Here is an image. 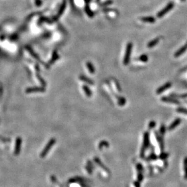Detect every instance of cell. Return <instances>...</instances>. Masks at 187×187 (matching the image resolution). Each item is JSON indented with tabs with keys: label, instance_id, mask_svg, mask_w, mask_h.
Masks as SVG:
<instances>
[{
	"label": "cell",
	"instance_id": "5bb4252c",
	"mask_svg": "<svg viewBox=\"0 0 187 187\" xmlns=\"http://www.w3.org/2000/svg\"><path fill=\"white\" fill-rule=\"evenodd\" d=\"M86 170L87 171V172L89 173V174H92L93 172V165L92 162L90 161H88L87 165L86 166Z\"/></svg>",
	"mask_w": 187,
	"mask_h": 187
},
{
	"label": "cell",
	"instance_id": "7a4b0ae2",
	"mask_svg": "<svg viewBox=\"0 0 187 187\" xmlns=\"http://www.w3.org/2000/svg\"><path fill=\"white\" fill-rule=\"evenodd\" d=\"M55 143H56V139H55V138H52L50 140L49 142L47 143V144L46 145V146H45L44 149L43 150V152L41 153V157L44 158V157L46 156L47 154L48 153L50 150V149H51V148L54 145Z\"/></svg>",
	"mask_w": 187,
	"mask_h": 187
},
{
	"label": "cell",
	"instance_id": "ffe728a7",
	"mask_svg": "<svg viewBox=\"0 0 187 187\" xmlns=\"http://www.w3.org/2000/svg\"><path fill=\"white\" fill-rule=\"evenodd\" d=\"M81 80L85 81L84 82H87L88 84H93V82H92V81L90 80V79H88V78H84V77H81Z\"/></svg>",
	"mask_w": 187,
	"mask_h": 187
},
{
	"label": "cell",
	"instance_id": "7c38bea8",
	"mask_svg": "<svg viewBox=\"0 0 187 187\" xmlns=\"http://www.w3.org/2000/svg\"><path fill=\"white\" fill-rule=\"evenodd\" d=\"M141 20L143 22H149V23H153L156 21V19L153 17H145L141 18Z\"/></svg>",
	"mask_w": 187,
	"mask_h": 187
},
{
	"label": "cell",
	"instance_id": "5b68a950",
	"mask_svg": "<svg viewBox=\"0 0 187 187\" xmlns=\"http://www.w3.org/2000/svg\"><path fill=\"white\" fill-rule=\"evenodd\" d=\"M21 143H22V139L21 138H17V140H16L15 143V151L14 154L15 156H18L20 153L21 147Z\"/></svg>",
	"mask_w": 187,
	"mask_h": 187
},
{
	"label": "cell",
	"instance_id": "ba28073f",
	"mask_svg": "<svg viewBox=\"0 0 187 187\" xmlns=\"http://www.w3.org/2000/svg\"><path fill=\"white\" fill-rule=\"evenodd\" d=\"M186 50H187V42L184 45H183L181 48H179V49L175 53L174 56L176 58H178V57L180 56L181 55H182L183 53H185V52L186 51Z\"/></svg>",
	"mask_w": 187,
	"mask_h": 187
},
{
	"label": "cell",
	"instance_id": "4fadbf2b",
	"mask_svg": "<svg viewBox=\"0 0 187 187\" xmlns=\"http://www.w3.org/2000/svg\"><path fill=\"white\" fill-rule=\"evenodd\" d=\"M159 40H160V38H159L154 39V40L151 41L150 42H149L148 44H147V47L148 48H153V47H154L155 45H156L157 44V43H159Z\"/></svg>",
	"mask_w": 187,
	"mask_h": 187
},
{
	"label": "cell",
	"instance_id": "9a60e30c",
	"mask_svg": "<svg viewBox=\"0 0 187 187\" xmlns=\"http://www.w3.org/2000/svg\"><path fill=\"white\" fill-rule=\"evenodd\" d=\"M183 169H184V178L187 179V157L183 160Z\"/></svg>",
	"mask_w": 187,
	"mask_h": 187
},
{
	"label": "cell",
	"instance_id": "d6986e66",
	"mask_svg": "<svg viewBox=\"0 0 187 187\" xmlns=\"http://www.w3.org/2000/svg\"><path fill=\"white\" fill-rule=\"evenodd\" d=\"M177 111L178 113L185 114V115H187V109L183 108H179L177 109Z\"/></svg>",
	"mask_w": 187,
	"mask_h": 187
},
{
	"label": "cell",
	"instance_id": "d4e9b609",
	"mask_svg": "<svg viewBox=\"0 0 187 187\" xmlns=\"http://www.w3.org/2000/svg\"><path fill=\"white\" fill-rule=\"evenodd\" d=\"M179 97H182V98H183V97H187V93L185 94V95H181V96H179Z\"/></svg>",
	"mask_w": 187,
	"mask_h": 187
},
{
	"label": "cell",
	"instance_id": "cb8c5ba5",
	"mask_svg": "<svg viewBox=\"0 0 187 187\" xmlns=\"http://www.w3.org/2000/svg\"><path fill=\"white\" fill-rule=\"evenodd\" d=\"M155 126H156L155 122L151 121L149 123V128H153L154 127H155Z\"/></svg>",
	"mask_w": 187,
	"mask_h": 187
},
{
	"label": "cell",
	"instance_id": "ac0fdd59",
	"mask_svg": "<svg viewBox=\"0 0 187 187\" xmlns=\"http://www.w3.org/2000/svg\"><path fill=\"white\" fill-rule=\"evenodd\" d=\"M139 59L141 61L144 62V63H146V62H147L148 60V56L147 55L144 54V55H142L141 56H139Z\"/></svg>",
	"mask_w": 187,
	"mask_h": 187
},
{
	"label": "cell",
	"instance_id": "8fae6325",
	"mask_svg": "<svg viewBox=\"0 0 187 187\" xmlns=\"http://www.w3.org/2000/svg\"><path fill=\"white\" fill-rule=\"evenodd\" d=\"M95 161L96 163L97 164V165H98L99 167H100L101 169L102 168V170H103L104 171V173H106L107 174H109V171H108V170H107V168H105V166L103 164H102V163L101 162L99 159L98 158H97V157H95Z\"/></svg>",
	"mask_w": 187,
	"mask_h": 187
},
{
	"label": "cell",
	"instance_id": "2e32d148",
	"mask_svg": "<svg viewBox=\"0 0 187 187\" xmlns=\"http://www.w3.org/2000/svg\"><path fill=\"white\" fill-rule=\"evenodd\" d=\"M83 89H84V92H85V95H87V97H91V96H92V93L90 91V89H89V88L88 87H87V86L84 85V87H83Z\"/></svg>",
	"mask_w": 187,
	"mask_h": 187
},
{
	"label": "cell",
	"instance_id": "3957f363",
	"mask_svg": "<svg viewBox=\"0 0 187 187\" xmlns=\"http://www.w3.org/2000/svg\"><path fill=\"white\" fill-rule=\"evenodd\" d=\"M149 134L148 132H145L144 135V141H143V145L142 149L141 150V157H144L145 152L146 149L149 147Z\"/></svg>",
	"mask_w": 187,
	"mask_h": 187
},
{
	"label": "cell",
	"instance_id": "30bf717a",
	"mask_svg": "<svg viewBox=\"0 0 187 187\" xmlns=\"http://www.w3.org/2000/svg\"><path fill=\"white\" fill-rule=\"evenodd\" d=\"M162 101L167 102V103H171V104H179V102L176 99H174L173 98H171V97H163L162 98Z\"/></svg>",
	"mask_w": 187,
	"mask_h": 187
},
{
	"label": "cell",
	"instance_id": "484cf974",
	"mask_svg": "<svg viewBox=\"0 0 187 187\" xmlns=\"http://www.w3.org/2000/svg\"><path fill=\"white\" fill-rule=\"evenodd\" d=\"M181 1H185V0H181Z\"/></svg>",
	"mask_w": 187,
	"mask_h": 187
},
{
	"label": "cell",
	"instance_id": "9c48e42d",
	"mask_svg": "<svg viewBox=\"0 0 187 187\" xmlns=\"http://www.w3.org/2000/svg\"><path fill=\"white\" fill-rule=\"evenodd\" d=\"M44 89L43 88H38V87H33V88H29L26 90L27 93H35V92H44Z\"/></svg>",
	"mask_w": 187,
	"mask_h": 187
},
{
	"label": "cell",
	"instance_id": "8992f818",
	"mask_svg": "<svg viewBox=\"0 0 187 187\" xmlns=\"http://www.w3.org/2000/svg\"><path fill=\"white\" fill-rule=\"evenodd\" d=\"M171 82H167L165 84H164V85H163L162 86V87H159L158 89H157V91H156V93L158 94V95H159V94H161L162 93H163L164 92H165V90H167V89H170V88L171 87Z\"/></svg>",
	"mask_w": 187,
	"mask_h": 187
},
{
	"label": "cell",
	"instance_id": "e0dca14e",
	"mask_svg": "<svg viewBox=\"0 0 187 187\" xmlns=\"http://www.w3.org/2000/svg\"><path fill=\"white\" fill-rule=\"evenodd\" d=\"M109 147V144L108 143L105 141H102L99 143V148L100 149H102L103 148V147Z\"/></svg>",
	"mask_w": 187,
	"mask_h": 187
},
{
	"label": "cell",
	"instance_id": "7402d4cb",
	"mask_svg": "<svg viewBox=\"0 0 187 187\" xmlns=\"http://www.w3.org/2000/svg\"><path fill=\"white\" fill-rule=\"evenodd\" d=\"M157 159V156L154 154H151L148 158V160H156Z\"/></svg>",
	"mask_w": 187,
	"mask_h": 187
},
{
	"label": "cell",
	"instance_id": "52a82bcc",
	"mask_svg": "<svg viewBox=\"0 0 187 187\" xmlns=\"http://www.w3.org/2000/svg\"><path fill=\"white\" fill-rule=\"evenodd\" d=\"M180 122H181V119L180 118H178L175 120L173 122L171 123V125L168 127V130L169 131L173 130V129H174L175 128H176L178 126H179Z\"/></svg>",
	"mask_w": 187,
	"mask_h": 187
},
{
	"label": "cell",
	"instance_id": "603a6c76",
	"mask_svg": "<svg viewBox=\"0 0 187 187\" xmlns=\"http://www.w3.org/2000/svg\"><path fill=\"white\" fill-rule=\"evenodd\" d=\"M168 153H162L160 154V158L161 159H163V160H164V159H165L167 157H168Z\"/></svg>",
	"mask_w": 187,
	"mask_h": 187
},
{
	"label": "cell",
	"instance_id": "6da1fadb",
	"mask_svg": "<svg viewBox=\"0 0 187 187\" xmlns=\"http://www.w3.org/2000/svg\"><path fill=\"white\" fill-rule=\"evenodd\" d=\"M132 48H133V44L131 43V42H129L127 45L126 47V53H125L124 58H123V64L128 65L130 63V56L131 55V52H132Z\"/></svg>",
	"mask_w": 187,
	"mask_h": 187
},
{
	"label": "cell",
	"instance_id": "277c9868",
	"mask_svg": "<svg viewBox=\"0 0 187 187\" xmlns=\"http://www.w3.org/2000/svg\"><path fill=\"white\" fill-rule=\"evenodd\" d=\"M174 6V3L173 2H170L168 3V4L163 9L161 10L160 12H159L157 14V17L158 18H162L163 17L164 15H165L168 12L171 10Z\"/></svg>",
	"mask_w": 187,
	"mask_h": 187
},
{
	"label": "cell",
	"instance_id": "44dd1931",
	"mask_svg": "<svg viewBox=\"0 0 187 187\" xmlns=\"http://www.w3.org/2000/svg\"><path fill=\"white\" fill-rule=\"evenodd\" d=\"M165 130H166V129H165V126H162L160 127V131H160V133L161 134H165Z\"/></svg>",
	"mask_w": 187,
	"mask_h": 187
}]
</instances>
